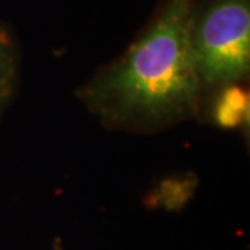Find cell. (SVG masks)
Here are the masks:
<instances>
[{"label": "cell", "mask_w": 250, "mask_h": 250, "mask_svg": "<svg viewBox=\"0 0 250 250\" xmlns=\"http://www.w3.org/2000/svg\"><path fill=\"white\" fill-rule=\"evenodd\" d=\"M190 0H158L125 51L78 89L106 125L154 132L193 117L202 91L187 39Z\"/></svg>", "instance_id": "obj_1"}, {"label": "cell", "mask_w": 250, "mask_h": 250, "mask_svg": "<svg viewBox=\"0 0 250 250\" xmlns=\"http://www.w3.org/2000/svg\"><path fill=\"white\" fill-rule=\"evenodd\" d=\"M187 39L202 101L250 73V0H190Z\"/></svg>", "instance_id": "obj_2"}, {"label": "cell", "mask_w": 250, "mask_h": 250, "mask_svg": "<svg viewBox=\"0 0 250 250\" xmlns=\"http://www.w3.org/2000/svg\"><path fill=\"white\" fill-rule=\"evenodd\" d=\"M18 73V42L3 20H0V93L12 94Z\"/></svg>", "instance_id": "obj_3"}, {"label": "cell", "mask_w": 250, "mask_h": 250, "mask_svg": "<svg viewBox=\"0 0 250 250\" xmlns=\"http://www.w3.org/2000/svg\"><path fill=\"white\" fill-rule=\"evenodd\" d=\"M10 96L12 94H5V93H0V111L7 106V103H8V99H10Z\"/></svg>", "instance_id": "obj_4"}]
</instances>
